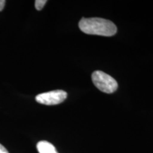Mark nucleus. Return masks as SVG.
<instances>
[{
	"label": "nucleus",
	"mask_w": 153,
	"mask_h": 153,
	"mask_svg": "<svg viewBox=\"0 0 153 153\" xmlns=\"http://www.w3.org/2000/svg\"><path fill=\"white\" fill-rule=\"evenodd\" d=\"M37 150L39 153H58L54 145L45 140L38 143Z\"/></svg>",
	"instance_id": "nucleus-4"
},
{
	"label": "nucleus",
	"mask_w": 153,
	"mask_h": 153,
	"mask_svg": "<svg viewBox=\"0 0 153 153\" xmlns=\"http://www.w3.org/2000/svg\"><path fill=\"white\" fill-rule=\"evenodd\" d=\"M68 94L63 90H54L39 94L36 96V100L39 104L51 106L57 105L63 102L65 100Z\"/></svg>",
	"instance_id": "nucleus-3"
},
{
	"label": "nucleus",
	"mask_w": 153,
	"mask_h": 153,
	"mask_svg": "<svg viewBox=\"0 0 153 153\" xmlns=\"http://www.w3.org/2000/svg\"><path fill=\"white\" fill-rule=\"evenodd\" d=\"M6 4L5 0H0V11L3 10L4 7Z\"/></svg>",
	"instance_id": "nucleus-6"
},
{
	"label": "nucleus",
	"mask_w": 153,
	"mask_h": 153,
	"mask_svg": "<svg viewBox=\"0 0 153 153\" xmlns=\"http://www.w3.org/2000/svg\"><path fill=\"white\" fill-rule=\"evenodd\" d=\"M91 79L96 87L104 93L112 94L115 92L118 88V83L115 79L100 70L93 72Z\"/></svg>",
	"instance_id": "nucleus-2"
},
{
	"label": "nucleus",
	"mask_w": 153,
	"mask_h": 153,
	"mask_svg": "<svg viewBox=\"0 0 153 153\" xmlns=\"http://www.w3.org/2000/svg\"><path fill=\"white\" fill-rule=\"evenodd\" d=\"M79 29L90 35L113 36L117 32V28L112 22L101 18H82L79 22Z\"/></svg>",
	"instance_id": "nucleus-1"
},
{
	"label": "nucleus",
	"mask_w": 153,
	"mask_h": 153,
	"mask_svg": "<svg viewBox=\"0 0 153 153\" xmlns=\"http://www.w3.org/2000/svg\"><path fill=\"white\" fill-rule=\"evenodd\" d=\"M47 3L46 0H36L35 1V7L38 11H41L43 9L44 6Z\"/></svg>",
	"instance_id": "nucleus-5"
},
{
	"label": "nucleus",
	"mask_w": 153,
	"mask_h": 153,
	"mask_svg": "<svg viewBox=\"0 0 153 153\" xmlns=\"http://www.w3.org/2000/svg\"><path fill=\"white\" fill-rule=\"evenodd\" d=\"M0 153H9L7 149H6L1 144H0Z\"/></svg>",
	"instance_id": "nucleus-7"
}]
</instances>
